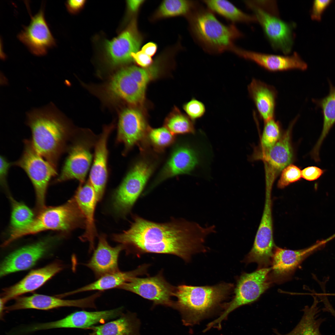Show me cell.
<instances>
[{"instance_id": "cell-1", "label": "cell", "mask_w": 335, "mask_h": 335, "mask_svg": "<svg viewBox=\"0 0 335 335\" xmlns=\"http://www.w3.org/2000/svg\"><path fill=\"white\" fill-rule=\"evenodd\" d=\"M129 228L114 234L113 240L124 247L127 253L170 254L186 262L193 254L207 251L206 237L215 232L214 225L203 227L184 219L155 222L134 215Z\"/></svg>"}, {"instance_id": "cell-2", "label": "cell", "mask_w": 335, "mask_h": 335, "mask_svg": "<svg viewBox=\"0 0 335 335\" xmlns=\"http://www.w3.org/2000/svg\"><path fill=\"white\" fill-rule=\"evenodd\" d=\"M26 123L36 151L57 170L72 134L69 124L52 103L28 113Z\"/></svg>"}, {"instance_id": "cell-3", "label": "cell", "mask_w": 335, "mask_h": 335, "mask_svg": "<svg viewBox=\"0 0 335 335\" xmlns=\"http://www.w3.org/2000/svg\"><path fill=\"white\" fill-rule=\"evenodd\" d=\"M234 286L221 283L211 286H193L182 284L176 287L177 300L173 307L181 313L184 324L191 326L210 315L230 295Z\"/></svg>"}, {"instance_id": "cell-4", "label": "cell", "mask_w": 335, "mask_h": 335, "mask_svg": "<svg viewBox=\"0 0 335 335\" xmlns=\"http://www.w3.org/2000/svg\"><path fill=\"white\" fill-rule=\"evenodd\" d=\"M187 17L194 39L209 53L218 54L231 51L235 46V40L243 36L234 25L223 24L211 10L199 4Z\"/></svg>"}, {"instance_id": "cell-5", "label": "cell", "mask_w": 335, "mask_h": 335, "mask_svg": "<svg viewBox=\"0 0 335 335\" xmlns=\"http://www.w3.org/2000/svg\"><path fill=\"white\" fill-rule=\"evenodd\" d=\"M83 226H85V217L74 197L62 205L45 207L27 227L11 229L5 243L8 244L23 236L47 230L67 232Z\"/></svg>"}, {"instance_id": "cell-6", "label": "cell", "mask_w": 335, "mask_h": 335, "mask_svg": "<svg viewBox=\"0 0 335 335\" xmlns=\"http://www.w3.org/2000/svg\"><path fill=\"white\" fill-rule=\"evenodd\" d=\"M271 270V267H264L251 273H242L237 279L231 300L224 303L223 312L218 318L208 324V327L221 328L222 322L231 312L257 301L270 286Z\"/></svg>"}, {"instance_id": "cell-7", "label": "cell", "mask_w": 335, "mask_h": 335, "mask_svg": "<svg viewBox=\"0 0 335 335\" xmlns=\"http://www.w3.org/2000/svg\"><path fill=\"white\" fill-rule=\"evenodd\" d=\"M24 150L20 158L12 162V166L21 168L33 184L35 193L37 209L39 212L46 207V193L51 179L56 176L57 170L40 155L30 140L23 141Z\"/></svg>"}, {"instance_id": "cell-8", "label": "cell", "mask_w": 335, "mask_h": 335, "mask_svg": "<svg viewBox=\"0 0 335 335\" xmlns=\"http://www.w3.org/2000/svg\"><path fill=\"white\" fill-rule=\"evenodd\" d=\"M154 169L153 165L145 159L138 161L133 166L113 196V208L117 213L124 216L130 211Z\"/></svg>"}, {"instance_id": "cell-9", "label": "cell", "mask_w": 335, "mask_h": 335, "mask_svg": "<svg viewBox=\"0 0 335 335\" xmlns=\"http://www.w3.org/2000/svg\"><path fill=\"white\" fill-rule=\"evenodd\" d=\"M271 190L266 187L265 201L262 216L253 247L243 260L247 264L257 263L259 267L271 263L274 248L272 214Z\"/></svg>"}, {"instance_id": "cell-10", "label": "cell", "mask_w": 335, "mask_h": 335, "mask_svg": "<svg viewBox=\"0 0 335 335\" xmlns=\"http://www.w3.org/2000/svg\"><path fill=\"white\" fill-rule=\"evenodd\" d=\"M145 90L132 77L126 67L117 72L100 87L97 94L106 101L112 103L123 100L138 106L144 102Z\"/></svg>"}, {"instance_id": "cell-11", "label": "cell", "mask_w": 335, "mask_h": 335, "mask_svg": "<svg viewBox=\"0 0 335 335\" xmlns=\"http://www.w3.org/2000/svg\"><path fill=\"white\" fill-rule=\"evenodd\" d=\"M248 8L253 11L265 34L272 47L287 54L292 50L293 42V24L285 22L264 11L252 1H245Z\"/></svg>"}, {"instance_id": "cell-12", "label": "cell", "mask_w": 335, "mask_h": 335, "mask_svg": "<svg viewBox=\"0 0 335 335\" xmlns=\"http://www.w3.org/2000/svg\"><path fill=\"white\" fill-rule=\"evenodd\" d=\"M118 288L136 293L154 304L173 306L171 299L174 296L176 287L168 283L161 272L153 277L132 278Z\"/></svg>"}, {"instance_id": "cell-13", "label": "cell", "mask_w": 335, "mask_h": 335, "mask_svg": "<svg viewBox=\"0 0 335 335\" xmlns=\"http://www.w3.org/2000/svg\"><path fill=\"white\" fill-rule=\"evenodd\" d=\"M122 307L105 310L76 311L57 321L32 325L31 331L35 332L56 328H80L86 329L98 324H103L115 319L123 314Z\"/></svg>"}, {"instance_id": "cell-14", "label": "cell", "mask_w": 335, "mask_h": 335, "mask_svg": "<svg viewBox=\"0 0 335 335\" xmlns=\"http://www.w3.org/2000/svg\"><path fill=\"white\" fill-rule=\"evenodd\" d=\"M149 127L142 113L134 108L123 109L120 114L117 141L124 144L127 153L134 146L141 145L147 140Z\"/></svg>"}, {"instance_id": "cell-15", "label": "cell", "mask_w": 335, "mask_h": 335, "mask_svg": "<svg viewBox=\"0 0 335 335\" xmlns=\"http://www.w3.org/2000/svg\"><path fill=\"white\" fill-rule=\"evenodd\" d=\"M90 146L87 141L79 140L69 147L68 155L60 172L53 181V183L71 179H76L83 183L93 159Z\"/></svg>"}, {"instance_id": "cell-16", "label": "cell", "mask_w": 335, "mask_h": 335, "mask_svg": "<svg viewBox=\"0 0 335 335\" xmlns=\"http://www.w3.org/2000/svg\"><path fill=\"white\" fill-rule=\"evenodd\" d=\"M293 121L288 129L271 147L263 149L259 159L264 163L266 183L273 184L277 175L291 162L293 158L290 136L293 125L297 119Z\"/></svg>"}, {"instance_id": "cell-17", "label": "cell", "mask_w": 335, "mask_h": 335, "mask_svg": "<svg viewBox=\"0 0 335 335\" xmlns=\"http://www.w3.org/2000/svg\"><path fill=\"white\" fill-rule=\"evenodd\" d=\"M31 18L29 25L24 28L18 38L33 54L44 55L56 42L45 19L43 6Z\"/></svg>"}, {"instance_id": "cell-18", "label": "cell", "mask_w": 335, "mask_h": 335, "mask_svg": "<svg viewBox=\"0 0 335 335\" xmlns=\"http://www.w3.org/2000/svg\"><path fill=\"white\" fill-rule=\"evenodd\" d=\"M99 297V293H96L86 297L70 300L34 294L29 297H17L14 303L6 309L7 311H11L27 309L47 310L62 307L96 309L95 301Z\"/></svg>"}, {"instance_id": "cell-19", "label": "cell", "mask_w": 335, "mask_h": 335, "mask_svg": "<svg viewBox=\"0 0 335 335\" xmlns=\"http://www.w3.org/2000/svg\"><path fill=\"white\" fill-rule=\"evenodd\" d=\"M321 245L295 250L275 246L271 262V281L280 282L289 278L302 262Z\"/></svg>"}, {"instance_id": "cell-20", "label": "cell", "mask_w": 335, "mask_h": 335, "mask_svg": "<svg viewBox=\"0 0 335 335\" xmlns=\"http://www.w3.org/2000/svg\"><path fill=\"white\" fill-rule=\"evenodd\" d=\"M136 20L133 19L125 30L107 42V53L113 64L117 65L132 60V54L138 51L143 39L138 29Z\"/></svg>"}, {"instance_id": "cell-21", "label": "cell", "mask_w": 335, "mask_h": 335, "mask_svg": "<svg viewBox=\"0 0 335 335\" xmlns=\"http://www.w3.org/2000/svg\"><path fill=\"white\" fill-rule=\"evenodd\" d=\"M51 243L50 240H44L13 252L1 263L0 277L30 268L47 252Z\"/></svg>"}, {"instance_id": "cell-22", "label": "cell", "mask_w": 335, "mask_h": 335, "mask_svg": "<svg viewBox=\"0 0 335 335\" xmlns=\"http://www.w3.org/2000/svg\"><path fill=\"white\" fill-rule=\"evenodd\" d=\"M113 126L105 127L95 145L93 162L90 171L89 182L95 192L97 202L102 199L108 178V139Z\"/></svg>"}, {"instance_id": "cell-23", "label": "cell", "mask_w": 335, "mask_h": 335, "mask_svg": "<svg viewBox=\"0 0 335 335\" xmlns=\"http://www.w3.org/2000/svg\"><path fill=\"white\" fill-rule=\"evenodd\" d=\"M231 51L239 56L254 61L268 70L293 69L305 70L307 64L296 52L290 56L267 54L245 50L235 46Z\"/></svg>"}, {"instance_id": "cell-24", "label": "cell", "mask_w": 335, "mask_h": 335, "mask_svg": "<svg viewBox=\"0 0 335 335\" xmlns=\"http://www.w3.org/2000/svg\"><path fill=\"white\" fill-rule=\"evenodd\" d=\"M124 250L121 244L112 247L104 235L100 236L96 248L90 260L84 265L90 269L97 279L108 274L119 270L118 260L121 252Z\"/></svg>"}, {"instance_id": "cell-25", "label": "cell", "mask_w": 335, "mask_h": 335, "mask_svg": "<svg viewBox=\"0 0 335 335\" xmlns=\"http://www.w3.org/2000/svg\"><path fill=\"white\" fill-rule=\"evenodd\" d=\"M197 152L186 145L176 147L158 176L155 185L168 178L178 175L189 173L199 163Z\"/></svg>"}, {"instance_id": "cell-26", "label": "cell", "mask_w": 335, "mask_h": 335, "mask_svg": "<svg viewBox=\"0 0 335 335\" xmlns=\"http://www.w3.org/2000/svg\"><path fill=\"white\" fill-rule=\"evenodd\" d=\"M63 268L61 264L55 262L32 271L17 284L5 288L0 299L5 303L21 294L33 291L40 287Z\"/></svg>"}, {"instance_id": "cell-27", "label": "cell", "mask_w": 335, "mask_h": 335, "mask_svg": "<svg viewBox=\"0 0 335 335\" xmlns=\"http://www.w3.org/2000/svg\"><path fill=\"white\" fill-rule=\"evenodd\" d=\"M74 197L85 220L86 230L80 239L82 241L89 242L91 251L94 248L96 234L94 214L97 201L95 190L89 181L79 187Z\"/></svg>"}, {"instance_id": "cell-28", "label": "cell", "mask_w": 335, "mask_h": 335, "mask_svg": "<svg viewBox=\"0 0 335 335\" xmlns=\"http://www.w3.org/2000/svg\"><path fill=\"white\" fill-rule=\"evenodd\" d=\"M249 95L264 122L274 118L277 92L272 86L253 79L248 87Z\"/></svg>"}, {"instance_id": "cell-29", "label": "cell", "mask_w": 335, "mask_h": 335, "mask_svg": "<svg viewBox=\"0 0 335 335\" xmlns=\"http://www.w3.org/2000/svg\"><path fill=\"white\" fill-rule=\"evenodd\" d=\"M148 266L147 265H144L133 270L127 272L119 270L106 274L98 278L94 282L66 293L64 295L91 291L97 290L101 292L114 288H118L130 279L146 273Z\"/></svg>"}, {"instance_id": "cell-30", "label": "cell", "mask_w": 335, "mask_h": 335, "mask_svg": "<svg viewBox=\"0 0 335 335\" xmlns=\"http://www.w3.org/2000/svg\"><path fill=\"white\" fill-rule=\"evenodd\" d=\"M329 92L325 97L319 99H313L316 107L322 110L323 126L321 135L311 152L313 159H319L321 145L329 131L335 124V86L328 80Z\"/></svg>"}, {"instance_id": "cell-31", "label": "cell", "mask_w": 335, "mask_h": 335, "mask_svg": "<svg viewBox=\"0 0 335 335\" xmlns=\"http://www.w3.org/2000/svg\"><path fill=\"white\" fill-rule=\"evenodd\" d=\"M319 301L316 297L310 306H306L300 320L290 332L283 334L274 329L276 335H323L320 327L324 320L320 315Z\"/></svg>"}, {"instance_id": "cell-32", "label": "cell", "mask_w": 335, "mask_h": 335, "mask_svg": "<svg viewBox=\"0 0 335 335\" xmlns=\"http://www.w3.org/2000/svg\"><path fill=\"white\" fill-rule=\"evenodd\" d=\"M92 332L88 335H137L136 320L130 313L123 314L115 319L86 329Z\"/></svg>"}, {"instance_id": "cell-33", "label": "cell", "mask_w": 335, "mask_h": 335, "mask_svg": "<svg viewBox=\"0 0 335 335\" xmlns=\"http://www.w3.org/2000/svg\"><path fill=\"white\" fill-rule=\"evenodd\" d=\"M208 9L234 22L257 21L254 16L243 12L229 2L223 0L203 1Z\"/></svg>"}, {"instance_id": "cell-34", "label": "cell", "mask_w": 335, "mask_h": 335, "mask_svg": "<svg viewBox=\"0 0 335 335\" xmlns=\"http://www.w3.org/2000/svg\"><path fill=\"white\" fill-rule=\"evenodd\" d=\"M199 4L189 0H168L163 1L154 13L155 20L178 16H188Z\"/></svg>"}, {"instance_id": "cell-35", "label": "cell", "mask_w": 335, "mask_h": 335, "mask_svg": "<svg viewBox=\"0 0 335 335\" xmlns=\"http://www.w3.org/2000/svg\"><path fill=\"white\" fill-rule=\"evenodd\" d=\"M193 121L179 109L175 107L165 118L164 126L174 135L193 134L195 129Z\"/></svg>"}, {"instance_id": "cell-36", "label": "cell", "mask_w": 335, "mask_h": 335, "mask_svg": "<svg viewBox=\"0 0 335 335\" xmlns=\"http://www.w3.org/2000/svg\"><path fill=\"white\" fill-rule=\"evenodd\" d=\"M12 211L11 224L12 229H20L29 225L34 219L33 211L28 206L11 198Z\"/></svg>"}, {"instance_id": "cell-37", "label": "cell", "mask_w": 335, "mask_h": 335, "mask_svg": "<svg viewBox=\"0 0 335 335\" xmlns=\"http://www.w3.org/2000/svg\"><path fill=\"white\" fill-rule=\"evenodd\" d=\"M147 140L154 150L159 152L163 151L172 144L175 137L174 135L164 127L157 128L149 127Z\"/></svg>"}, {"instance_id": "cell-38", "label": "cell", "mask_w": 335, "mask_h": 335, "mask_svg": "<svg viewBox=\"0 0 335 335\" xmlns=\"http://www.w3.org/2000/svg\"><path fill=\"white\" fill-rule=\"evenodd\" d=\"M261 139L262 148L273 146L280 138L281 129L279 124L274 118L265 122Z\"/></svg>"}, {"instance_id": "cell-39", "label": "cell", "mask_w": 335, "mask_h": 335, "mask_svg": "<svg viewBox=\"0 0 335 335\" xmlns=\"http://www.w3.org/2000/svg\"><path fill=\"white\" fill-rule=\"evenodd\" d=\"M302 177V171L300 168L295 165L289 164L282 170L277 186L279 188H284L299 181Z\"/></svg>"}, {"instance_id": "cell-40", "label": "cell", "mask_w": 335, "mask_h": 335, "mask_svg": "<svg viewBox=\"0 0 335 335\" xmlns=\"http://www.w3.org/2000/svg\"><path fill=\"white\" fill-rule=\"evenodd\" d=\"M183 108L188 116L193 121L203 117L205 112L204 104L194 98L185 104Z\"/></svg>"}, {"instance_id": "cell-41", "label": "cell", "mask_w": 335, "mask_h": 335, "mask_svg": "<svg viewBox=\"0 0 335 335\" xmlns=\"http://www.w3.org/2000/svg\"><path fill=\"white\" fill-rule=\"evenodd\" d=\"M132 77L139 85L146 88L152 76L151 69H147L135 66L127 67Z\"/></svg>"}, {"instance_id": "cell-42", "label": "cell", "mask_w": 335, "mask_h": 335, "mask_svg": "<svg viewBox=\"0 0 335 335\" xmlns=\"http://www.w3.org/2000/svg\"><path fill=\"white\" fill-rule=\"evenodd\" d=\"M332 1L331 0H315L314 1L311 13L313 20H320L322 13Z\"/></svg>"}, {"instance_id": "cell-43", "label": "cell", "mask_w": 335, "mask_h": 335, "mask_svg": "<svg viewBox=\"0 0 335 335\" xmlns=\"http://www.w3.org/2000/svg\"><path fill=\"white\" fill-rule=\"evenodd\" d=\"M324 171L316 166H309L302 171V177L308 181L317 179L324 173Z\"/></svg>"}, {"instance_id": "cell-44", "label": "cell", "mask_w": 335, "mask_h": 335, "mask_svg": "<svg viewBox=\"0 0 335 335\" xmlns=\"http://www.w3.org/2000/svg\"><path fill=\"white\" fill-rule=\"evenodd\" d=\"M132 60L141 67L147 68L151 65L153 60L151 57L146 54L141 50L133 53Z\"/></svg>"}, {"instance_id": "cell-45", "label": "cell", "mask_w": 335, "mask_h": 335, "mask_svg": "<svg viewBox=\"0 0 335 335\" xmlns=\"http://www.w3.org/2000/svg\"><path fill=\"white\" fill-rule=\"evenodd\" d=\"M85 1L83 0H69L66 2L67 7L72 12L77 11L84 5Z\"/></svg>"}, {"instance_id": "cell-46", "label": "cell", "mask_w": 335, "mask_h": 335, "mask_svg": "<svg viewBox=\"0 0 335 335\" xmlns=\"http://www.w3.org/2000/svg\"><path fill=\"white\" fill-rule=\"evenodd\" d=\"M157 49V44L154 42H150L144 45L141 51L151 57L155 54Z\"/></svg>"}, {"instance_id": "cell-47", "label": "cell", "mask_w": 335, "mask_h": 335, "mask_svg": "<svg viewBox=\"0 0 335 335\" xmlns=\"http://www.w3.org/2000/svg\"><path fill=\"white\" fill-rule=\"evenodd\" d=\"M144 2L142 0H128L127 4L129 10L132 13L137 12Z\"/></svg>"}, {"instance_id": "cell-48", "label": "cell", "mask_w": 335, "mask_h": 335, "mask_svg": "<svg viewBox=\"0 0 335 335\" xmlns=\"http://www.w3.org/2000/svg\"><path fill=\"white\" fill-rule=\"evenodd\" d=\"M329 295H332V296H335V293H333V294H329Z\"/></svg>"}]
</instances>
